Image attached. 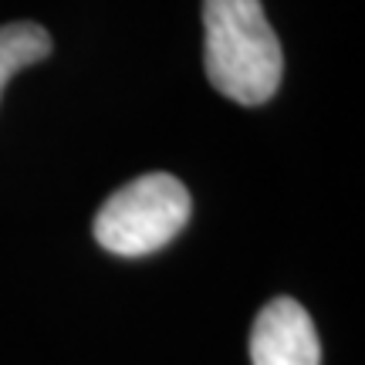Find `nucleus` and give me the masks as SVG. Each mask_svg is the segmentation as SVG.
Returning a JSON list of instances; mask_svg holds the SVG:
<instances>
[{"mask_svg": "<svg viewBox=\"0 0 365 365\" xmlns=\"http://www.w3.org/2000/svg\"><path fill=\"white\" fill-rule=\"evenodd\" d=\"M203 65L210 85L237 105L277 95L284 54L261 0H203Z\"/></svg>", "mask_w": 365, "mask_h": 365, "instance_id": "f257e3e1", "label": "nucleus"}, {"mask_svg": "<svg viewBox=\"0 0 365 365\" xmlns=\"http://www.w3.org/2000/svg\"><path fill=\"white\" fill-rule=\"evenodd\" d=\"M48 54H51V34L41 24L31 21L0 24V95L21 68L38 65Z\"/></svg>", "mask_w": 365, "mask_h": 365, "instance_id": "20e7f679", "label": "nucleus"}, {"mask_svg": "<svg viewBox=\"0 0 365 365\" xmlns=\"http://www.w3.org/2000/svg\"><path fill=\"white\" fill-rule=\"evenodd\" d=\"M254 365H322V345L312 314L294 298L267 301L250 331Z\"/></svg>", "mask_w": 365, "mask_h": 365, "instance_id": "7ed1b4c3", "label": "nucleus"}, {"mask_svg": "<svg viewBox=\"0 0 365 365\" xmlns=\"http://www.w3.org/2000/svg\"><path fill=\"white\" fill-rule=\"evenodd\" d=\"M193 213L190 190L170 173H145L108 196L95 217V240L118 257H145L166 247Z\"/></svg>", "mask_w": 365, "mask_h": 365, "instance_id": "f03ea898", "label": "nucleus"}]
</instances>
